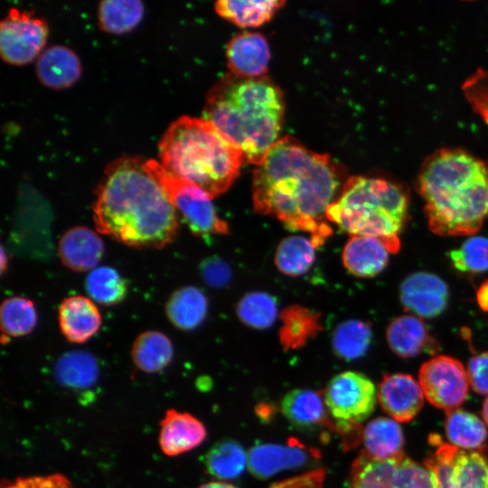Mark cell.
I'll list each match as a JSON object with an SVG mask.
<instances>
[{"instance_id": "4fadbf2b", "label": "cell", "mask_w": 488, "mask_h": 488, "mask_svg": "<svg viewBox=\"0 0 488 488\" xmlns=\"http://www.w3.org/2000/svg\"><path fill=\"white\" fill-rule=\"evenodd\" d=\"M320 457L317 449L290 437L285 444L262 443L251 447L248 454V466L255 477L267 479L286 470L312 465Z\"/></svg>"}, {"instance_id": "e0dca14e", "label": "cell", "mask_w": 488, "mask_h": 488, "mask_svg": "<svg viewBox=\"0 0 488 488\" xmlns=\"http://www.w3.org/2000/svg\"><path fill=\"white\" fill-rule=\"evenodd\" d=\"M206 436L203 423L188 412L169 408L160 421L159 446L167 456H176L194 449Z\"/></svg>"}, {"instance_id": "1f68e13d", "label": "cell", "mask_w": 488, "mask_h": 488, "mask_svg": "<svg viewBox=\"0 0 488 488\" xmlns=\"http://www.w3.org/2000/svg\"><path fill=\"white\" fill-rule=\"evenodd\" d=\"M284 1H227L215 4L219 15L240 27H256L268 22Z\"/></svg>"}, {"instance_id": "9a60e30c", "label": "cell", "mask_w": 488, "mask_h": 488, "mask_svg": "<svg viewBox=\"0 0 488 488\" xmlns=\"http://www.w3.org/2000/svg\"><path fill=\"white\" fill-rule=\"evenodd\" d=\"M377 396L382 409L397 422H408L421 410L424 393L409 374H385L379 383Z\"/></svg>"}, {"instance_id": "8fae6325", "label": "cell", "mask_w": 488, "mask_h": 488, "mask_svg": "<svg viewBox=\"0 0 488 488\" xmlns=\"http://www.w3.org/2000/svg\"><path fill=\"white\" fill-rule=\"evenodd\" d=\"M46 21L28 11L12 8L0 24L2 59L12 65H24L42 52L48 38Z\"/></svg>"}, {"instance_id": "5bb4252c", "label": "cell", "mask_w": 488, "mask_h": 488, "mask_svg": "<svg viewBox=\"0 0 488 488\" xmlns=\"http://www.w3.org/2000/svg\"><path fill=\"white\" fill-rule=\"evenodd\" d=\"M449 289L438 276L419 271L408 275L399 286V299L403 307L414 315L433 318L446 307Z\"/></svg>"}, {"instance_id": "d6a6232c", "label": "cell", "mask_w": 488, "mask_h": 488, "mask_svg": "<svg viewBox=\"0 0 488 488\" xmlns=\"http://www.w3.org/2000/svg\"><path fill=\"white\" fill-rule=\"evenodd\" d=\"M372 330L369 323L350 319L340 323L332 335V347L340 359L350 361L362 357L371 345Z\"/></svg>"}, {"instance_id": "6da1fadb", "label": "cell", "mask_w": 488, "mask_h": 488, "mask_svg": "<svg viewBox=\"0 0 488 488\" xmlns=\"http://www.w3.org/2000/svg\"><path fill=\"white\" fill-rule=\"evenodd\" d=\"M342 178L328 155L310 151L291 136L279 138L254 169V211L290 230L309 233L321 247L333 234L326 211L343 185Z\"/></svg>"}, {"instance_id": "ee69618b", "label": "cell", "mask_w": 488, "mask_h": 488, "mask_svg": "<svg viewBox=\"0 0 488 488\" xmlns=\"http://www.w3.org/2000/svg\"><path fill=\"white\" fill-rule=\"evenodd\" d=\"M198 488H238L233 484L224 482H209L200 485Z\"/></svg>"}, {"instance_id": "f6af8a7d", "label": "cell", "mask_w": 488, "mask_h": 488, "mask_svg": "<svg viewBox=\"0 0 488 488\" xmlns=\"http://www.w3.org/2000/svg\"><path fill=\"white\" fill-rule=\"evenodd\" d=\"M482 415H483V418L484 419V422L488 426V396L485 399V400L483 401V409H482Z\"/></svg>"}, {"instance_id": "836d02e7", "label": "cell", "mask_w": 488, "mask_h": 488, "mask_svg": "<svg viewBox=\"0 0 488 488\" xmlns=\"http://www.w3.org/2000/svg\"><path fill=\"white\" fill-rule=\"evenodd\" d=\"M144 14L145 7L140 1L106 0L99 4L98 20L103 31L121 34L135 29Z\"/></svg>"}, {"instance_id": "d6986e66", "label": "cell", "mask_w": 488, "mask_h": 488, "mask_svg": "<svg viewBox=\"0 0 488 488\" xmlns=\"http://www.w3.org/2000/svg\"><path fill=\"white\" fill-rule=\"evenodd\" d=\"M104 243L91 229L75 226L60 239L58 254L62 264L71 270H93L102 258Z\"/></svg>"}, {"instance_id": "277c9868", "label": "cell", "mask_w": 488, "mask_h": 488, "mask_svg": "<svg viewBox=\"0 0 488 488\" xmlns=\"http://www.w3.org/2000/svg\"><path fill=\"white\" fill-rule=\"evenodd\" d=\"M284 113L283 93L267 76L228 73L210 89L203 118L258 165L279 139Z\"/></svg>"}, {"instance_id": "52a82bcc", "label": "cell", "mask_w": 488, "mask_h": 488, "mask_svg": "<svg viewBox=\"0 0 488 488\" xmlns=\"http://www.w3.org/2000/svg\"><path fill=\"white\" fill-rule=\"evenodd\" d=\"M324 396L343 448L357 446L361 441V423L375 408L378 396L373 382L363 373L343 371L330 380Z\"/></svg>"}, {"instance_id": "ac0fdd59", "label": "cell", "mask_w": 488, "mask_h": 488, "mask_svg": "<svg viewBox=\"0 0 488 488\" xmlns=\"http://www.w3.org/2000/svg\"><path fill=\"white\" fill-rule=\"evenodd\" d=\"M230 73L249 78L265 76L270 60L269 46L263 35L244 32L234 36L226 50Z\"/></svg>"}, {"instance_id": "f35d334b", "label": "cell", "mask_w": 488, "mask_h": 488, "mask_svg": "<svg viewBox=\"0 0 488 488\" xmlns=\"http://www.w3.org/2000/svg\"><path fill=\"white\" fill-rule=\"evenodd\" d=\"M200 272L204 282L214 288L226 286L232 276L230 265L218 256H211L202 260Z\"/></svg>"}, {"instance_id": "603a6c76", "label": "cell", "mask_w": 488, "mask_h": 488, "mask_svg": "<svg viewBox=\"0 0 488 488\" xmlns=\"http://www.w3.org/2000/svg\"><path fill=\"white\" fill-rule=\"evenodd\" d=\"M78 55L63 45H53L44 50L37 59L36 74L46 87L55 89L69 88L81 75Z\"/></svg>"}, {"instance_id": "5b68a950", "label": "cell", "mask_w": 488, "mask_h": 488, "mask_svg": "<svg viewBox=\"0 0 488 488\" xmlns=\"http://www.w3.org/2000/svg\"><path fill=\"white\" fill-rule=\"evenodd\" d=\"M160 164L177 179L214 198L239 174L241 151L205 118L183 116L174 120L159 142Z\"/></svg>"}, {"instance_id": "cb8c5ba5", "label": "cell", "mask_w": 488, "mask_h": 488, "mask_svg": "<svg viewBox=\"0 0 488 488\" xmlns=\"http://www.w3.org/2000/svg\"><path fill=\"white\" fill-rule=\"evenodd\" d=\"M363 452L371 458L386 460L403 453L404 436L399 424L391 418L378 417L362 428Z\"/></svg>"}, {"instance_id": "f1b7e54d", "label": "cell", "mask_w": 488, "mask_h": 488, "mask_svg": "<svg viewBox=\"0 0 488 488\" xmlns=\"http://www.w3.org/2000/svg\"><path fill=\"white\" fill-rule=\"evenodd\" d=\"M445 430L449 443L464 450L483 447L488 436L485 424L476 415L459 408L446 411Z\"/></svg>"}, {"instance_id": "ffe728a7", "label": "cell", "mask_w": 488, "mask_h": 488, "mask_svg": "<svg viewBox=\"0 0 488 488\" xmlns=\"http://www.w3.org/2000/svg\"><path fill=\"white\" fill-rule=\"evenodd\" d=\"M386 339L390 350L398 356L411 358L423 352L436 353V341L420 317L404 314L393 319L387 327Z\"/></svg>"}, {"instance_id": "484cf974", "label": "cell", "mask_w": 488, "mask_h": 488, "mask_svg": "<svg viewBox=\"0 0 488 488\" xmlns=\"http://www.w3.org/2000/svg\"><path fill=\"white\" fill-rule=\"evenodd\" d=\"M208 306L206 295L196 286H187L172 294L166 302L165 313L175 327L190 331L205 319Z\"/></svg>"}, {"instance_id": "9c48e42d", "label": "cell", "mask_w": 488, "mask_h": 488, "mask_svg": "<svg viewBox=\"0 0 488 488\" xmlns=\"http://www.w3.org/2000/svg\"><path fill=\"white\" fill-rule=\"evenodd\" d=\"M147 165L194 235L229 233L228 223L218 215L211 202L212 198L208 193L192 183L177 179L155 160L148 159Z\"/></svg>"}, {"instance_id": "bcb514c9", "label": "cell", "mask_w": 488, "mask_h": 488, "mask_svg": "<svg viewBox=\"0 0 488 488\" xmlns=\"http://www.w3.org/2000/svg\"><path fill=\"white\" fill-rule=\"evenodd\" d=\"M1 256H2V260H1V270H2V273L4 272L5 268L6 267V264L7 263V260L5 258V252L4 250V249H2V253H1Z\"/></svg>"}, {"instance_id": "d4e9b609", "label": "cell", "mask_w": 488, "mask_h": 488, "mask_svg": "<svg viewBox=\"0 0 488 488\" xmlns=\"http://www.w3.org/2000/svg\"><path fill=\"white\" fill-rule=\"evenodd\" d=\"M279 341L284 350L303 347L323 330L320 314L299 305L286 307L279 315Z\"/></svg>"}, {"instance_id": "3957f363", "label": "cell", "mask_w": 488, "mask_h": 488, "mask_svg": "<svg viewBox=\"0 0 488 488\" xmlns=\"http://www.w3.org/2000/svg\"><path fill=\"white\" fill-rule=\"evenodd\" d=\"M417 189L430 230L472 236L488 217V166L460 148H442L419 168Z\"/></svg>"}, {"instance_id": "e575fe53", "label": "cell", "mask_w": 488, "mask_h": 488, "mask_svg": "<svg viewBox=\"0 0 488 488\" xmlns=\"http://www.w3.org/2000/svg\"><path fill=\"white\" fill-rule=\"evenodd\" d=\"M239 319L247 326L264 330L273 325L278 316L277 298L263 291H251L244 295L237 304Z\"/></svg>"}, {"instance_id": "f546056e", "label": "cell", "mask_w": 488, "mask_h": 488, "mask_svg": "<svg viewBox=\"0 0 488 488\" xmlns=\"http://www.w3.org/2000/svg\"><path fill=\"white\" fill-rule=\"evenodd\" d=\"M57 381L71 389H86L92 386L99 377V365L89 352L71 351L62 354L54 367Z\"/></svg>"}, {"instance_id": "7bdbcfd3", "label": "cell", "mask_w": 488, "mask_h": 488, "mask_svg": "<svg viewBox=\"0 0 488 488\" xmlns=\"http://www.w3.org/2000/svg\"><path fill=\"white\" fill-rule=\"evenodd\" d=\"M476 301L483 311L488 312V279L483 281L478 287Z\"/></svg>"}, {"instance_id": "ba28073f", "label": "cell", "mask_w": 488, "mask_h": 488, "mask_svg": "<svg viewBox=\"0 0 488 488\" xmlns=\"http://www.w3.org/2000/svg\"><path fill=\"white\" fill-rule=\"evenodd\" d=\"M435 447L424 465L432 473L435 488H488V447L464 450L433 434Z\"/></svg>"}, {"instance_id": "83f0119b", "label": "cell", "mask_w": 488, "mask_h": 488, "mask_svg": "<svg viewBox=\"0 0 488 488\" xmlns=\"http://www.w3.org/2000/svg\"><path fill=\"white\" fill-rule=\"evenodd\" d=\"M206 472L220 480L240 476L248 465V455L243 446L235 440L223 439L216 442L204 455Z\"/></svg>"}, {"instance_id": "d590c367", "label": "cell", "mask_w": 488, "mask_h": 488, "mask_svg": "<svg viewBox=\"0 0 488 488\" xmlns=\"http://www.w3.org/2000/svg\"><path fill=\"white\" fill-rule=\"evenodd\" d=\"M3 335L20 337L30 333L37 324L34 304L23 296H13L3 301L0 310Z\"/></svg>"}, {"instance_id": "7a4b0ae2", "label": "cell", "mask_w": 488, "mask_h": 488, "mask_svg": "<svg viewBox=\"0 0 488 488\" xmlns=\"http://www.w3.org/2000/svg\"><path fill=\"white\" fill-rule=\"evenodd\" d=\"M93 220L100 233L136 248L161 249L178 231L177 211L139 156L108 165L96 191Z\"/></svg>"}, {"instance_id": "4316f807", "label": "cell", "mask_w": 488, "mask_h": 488, "mask_svg": "<svg viewBox=\"0 0 488 488\" xmlns=\"http://www.w3.org/2000/svg\"><path fill=\"white\" fill-rule=\"evenodd\" d=\"M174 348L170 339L161 332L147 331L135 340L131 357L134 364L146 373L164 370L172 361Z\"/></svg>"}, {"instance_id": "8992f818", "label": "cell", "mask_w": 488, "mask_h": 488, "mask_svg": "<svg viewBox=\"0 0 488 488\" xmlns=\"http://www.w3.org/2000/svg\"><path fill=\"white\" fill-rule=\"evenodd\" d=\"M408 192L383 178L351 176L326 211L329 222L351 236L376 238L390 253L400 249L399 234L408 217Z\"/></svg>"}, {"instance_id": "7c38bea8", "label": "cell", "mask_w": 488, "mask_h": 488, "mask_svg": "<svg viewBox=\"0 0 488 488\" xmlns=\"http://www.w3.org/2000/svg\"><path fill=\"white\" fill-rule=\"evenodd\" d=\"M418 380L428 402L446 411L457 408L468 395L466 369L458 360L447 355H437L424 362Z\"/></svg>"}, {"instance_id": "2e32d148", "label": "cell", "mask_w": 488, "mask_h": 488, "mask_svg": "<svg viewBox=\"0 0 488 488\" xmlns=\"http://www.w3.org/2000/svg\"><path fill=\"white\" fill-rule=\"evenodd\" d=\"M281 411L287 421L300 430L324 428L337 432L336 424L327 408L324 392L296 389L281 400Z\"/></svg>"}, {"instance_id": "b9f144b4", "label": "cell", "mask_w": 488, "mask_h": 488, "mask_svg": "<svg viewBox=\"0 0 488 488\" xmlns=\"http://www.w3.org/2000/svg\"><path fill=\"white\" fill-rule=\"evenodd\" d=\"M325 475V469L318 468L300 475L275 483L268 488H322Z\"/></svg>"}, {"instance_id": "30bf717a", "label": "cell", "mask_w": 488, "mask_h": 488, "mask_svg": "<svg viewBox=\"0 0 488 488\" xmlns=\"http://www.w3.org/2000/svg\"><path fill=\"white\" fill-rule=\"evenodd\" d=\"M347 488H435V480L424 464L405 455L379 460L361 452L352 465Z\"/></svg>"}, {"instance_id": "74e56055", "label": "cell", "mask_w": 488, "mask_h": 488, "mask_svg": "<svg viewBox=\"0 0 488 488\" xmlns=\"http://www.w3.org/2000/svg\"><path fill=\"white\" fill-rule=\"evenodd\" d=\"M453 267L464 273H483L488 270V239L473 236L458 249L448 253Z\"/></svg>"}, {"instance_id": "7402d4cb", "label": "cell", "mask_w": 488, "mask_h": 488, "mask_svg": "<svg viewBox=\"0 0 488 488\" xmlns=\"http://www.w3.org/2000/svg\"><path fill=\"white\" fill-rule=\"evenodd\" d=\"M389 250L381 240L366 236H351L343 250V263L349 273L371 277L387 267Z\"/></svg>"}, {"instance_id": "44dd1931", "label": "cell", "mask_w": 488, "mask_h": 488, "mask_svg": "<svg viewBox=\"0 0 488 488\" xmlns=\"http://www.w3.org/2000/svg\"><path fill=\"white\" fill-rule=\"evenodd\" d=\"M58 319L62 334L73 343H83L89 340L102 323L97 305L82 296L64 299L59 307Z\"/></svg>"}, {"instance_id": "8d00e7d4", "label": "cell", "mask_w": 488, "mask_h": 488, "mask_svg": "<svg viewBox=\"0 0 488 488\" xmlns=\"http://www.w3.org/2000/svg\"><path fill=\"white\" fill-rule=\"evenodd\" d=\"M88 294L96 302L112 305L120 303L127 292L126 280L110 267H99L90 271L86 278Z\"/></svg>"}, {"instance_id": "4dcf8cb0", "label": "cell", "mask_w": 488, "mask_h": 488, "mask_svg": "<svg viewBox=\"0 0 488 488\" xmlns=\"http://www.w3.org/2000/svg\"><path fill=\"white\" fill-rule=\"evenodd\" d=\"M315 245L312 239L292 235L283 239L275 253V265L284 275L298 277L305 274L315 259Z\"/></svg>"}, {"instance_id": "60d3db41", "label": "cell", "mask_w": 488, "mask_h": 488, "mask_svg": "<svg viewBox=\"0 0 488 488\" xmlns=\"http://www.w3.org/2000/svg\"><path fill=\"white\" fill-rule=\"evenodd\" d=\"M466 371L473 389L481 395H488V352L473 356Z\"/></svg>"}, {"instance_id": "ab89813d", "label": "cell", "mask_w": 488, "mask_h": 488, "mask_svg": "<svg viewBox=\"0 0 488 488\" xmlns=\"http://www.w3.org/2000/svg\"><path fill=\"white\" fill-rule=\"evenodd\" d=\"M3 488H74V486L65 475L55 473L19 477L8 482Z\"/></svg>"}]
</instances>
